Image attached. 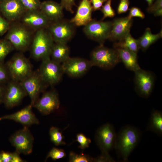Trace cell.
<instances>
[{
	"label": "cell",
	"mask_w": 162,
	"mask_h": 162,
	"mask_svg": "<svg viewBox=\"0 0 162 162\" xmlns=\"http://www.w3.org/2000/svg\"><path fill=\"white\" fill-rule=\"evenodd\" d=\"M141 134L137 128L130 125L122 127L117 134L115 148L118 156L124 162L128 161L130 154L138 144Z\"/></svg>",
	"instance_id": "6da1fadb"
},
{
	"label": "cell",
	"mask_w": 162,
	"mask_h": 162,
	"mask_svg": "<svg viewBox=\"0 0 162 162\" xmlns=\"http://www.w3.org/2000/svg\"><path fill=\"white\" fill-rule=\"evenodd\" d=\"M33 31L19 21L12 22L4 38L10 42L14 49L22 52L30 49Z\"/></svg>",
	"instance_id": "7a4b0ae2"
},
{
	"label": "cell",
	"mask_w": 162,
	"mask_h": 162,
	"mask_svg": "<svg viewBox=\"0 0 162 162\" xmlns=\"http://www.w3.org/2000/svg\"><path fill=\"white\" fill-rule=\"evenodd\" d=\"M52 38L46 29L35 32L30 48L31 56L36 60H42L50 57L54 43Z\"/></svg>",
	"instance_id": "3957f363"
},
{
	"label": "cell",
	"mask_w": 162,
	"mask_h": 162,
	"mask_svg": "<svg viewBox=\"0 0 162 162\" xmlns=\"http://www.w3.org/2000/svg\"><path fill=\"white\" fill-rule=\"evenodd\" d=\"M90 60L93 66L107 70L112 68L121 62L115 49L106 47L103 44H100L93 50Z\"/></svg>",
	"instance_id": "277c9868"
},
{
	"label": "cell",
	"mask_w": 162,
	"mask_h": 162,
	"mask_svg": "<svg viewBox=\"0 0 162 162\" xmlns=\"http://www.w3.org/2000/svg\"><path fill=\"white\" fill-rule=\"evenodd\" d=\"M11 80L20 82L33 71L29 60L22 52L14 54L5 63Z\"/></svg>",
	"instance_id": "5b68a950"
},
{
	"label": "cell",
	"mask_w": 162,
	"mask_h": 162,
	"mask_svg": "<svg viewBox=\"0 0 162 162\" xmlns=\"http://www.w3.org/2000/svg\"><path fill=\"white\" fill-rule=\"evenodd\" d=\"M38 70L43 81L48 86L58 83L64 74L61 64L52 60L50 57L42 60Z\"/></svg>",
	"instance_id": "8992f818"
},
{
	"label": "cell",
	"mask_w": 162,
	"mask_h": 162,
	"mask_svg": "<svg viewBox=\"0 0 162 162\" xmlns=\"http://www.w3.org/2000/svg\"><path fill=\"white\" fill-rule=\"evenodd\" d=\"M31 100L33 107L39 99L40 94L44 92L47 86L41 77L38 70L33 71L23 80L20 82Z\"/></svg>",
	"instance_id": "52a82bcc"
},
{
	"label": "cell",
	"mask_w": 162,
	"mask_h": 162,
	"mask_svg": "<svg viewBox=\"0 0 162 162\" xmlns=\"http://www.w3.org/2000/svg\"><path fill=\"white\" fill-rule=\"evenodd\" d=\"M75 26L70 21L62 19L51 22L46 28L55 43L67 44L73 37Z\"/></svg>",
	"instance_id": "ba28073f"
},
{
	"label": "cell",
	"mask_w": 162,
	"mask_h": 162,
	"mask_svg": "<svg viewBox=\"0 0 162 162\" xmlns=\"http://www.w3.org/2000/svg\"><path fill=\"white\" fill-rule=\"evenodd\" d=\"M112 25V21L104 22L92 20L84 26L83 31L89 38L103 44L109 39Z\"/></svg>",
	"instance_id": "9c48e42d"
},
{
	"label": "cell",
	"mask_w": 162,
	"mask_h": 162,
	"mask_svg": "<svg viewBox=\"0 0 162 162\" xmlns=\"http://www.w3.org/2000/svg\"><path fill=\"white\" fill-rule=\"evenodd\" d=\"M116 136L114 127L110 124L106 123L97 130L95 140L102 154L109 155V152L115 148Z\"/></svg>",
	"instance_id": "30bf717a"
},
{
	"label": "cell",
	"mask_w": 162,
	"mask_h": 162,
	"mask_svg": "<svg viewBox=\"0 0 162 162\" xmlns=\"http://www.w3.org/2000/svg\"><path fill=\"white\" fill-rule=\"evenodd\" d=\"M134 72L136 93L141 97L148 98L152 92L154 85L155 78L154 74L141 68Z\"/></svg>",
	"instance_id": "8fae6325"
},
{
	"label": "cell",
	"mask_w": 162,
	"mask_h": 162,
	"mask_svg": "<svg viewBox=\"0 0 162 162\" xmlns=\"http://www.w3.org/2000/svg\"><path fill=\"white\" fill-rule=\"evenodd\" d=\"M12 145L19 154H27L32 152L34 138L28 127L24 126L13 134L10 139Z\"/></svg>",
	"instance_id": "7c38bea8"
},
{
	"label": "cell",
	"mask_w": 162,
	"mask_h": 162,
	"mask_svg": "<svg viewBox=\"0 0 162 162\" xmlns=\"http://www.w3.org/2000/svg\"><path fill=\"white\" fill-rule=\"evenodd\" d=\"M27 95L20 82L10 80L6 85L3 103L7 108H11L19 104Z\"/></svg>",
	"instance_id": "4fadbf2b"
},
{
	"label": "cell",
	"mask_w": 162,
	"mask_h": 162,
	"mask_svg": "<svg viewBox=\"0 0 162 162\" xmlns=\"http://www.w3.org/2000/svg\"><path fill=\"white\" fill-rule=\"evenodd\" d=\"M61 64L64 74L75 78L83 75L93 66L90 60L78 57H70Z\"/></svg>",
	"instance_id": "5bb4252c"
},
{
	"label": "cell",
	"mask_w": 162,
	"mask_h": 162,
	"mask_svg": "<svg viewBox=\"0 0 162 162\" xmlns=\"http://www.w3.org/2000/svg\"><path fill=\"white\" fill-rule=\"evenodd\" d=\"M19 21L35 32L46 29L51 22L40 10L26 11Z\"/></svg>",
	"instance_id": "9a60e30c"
},
{
	"label": "cell",
	"mask_w": 162,
	"mask_h": 162,
	"mask_svg": "<svg viewBox=\"0 0 162 162\" xmlns=\"http://www.w3.org/2000/svg\"><path fill=\"white\" fill-rule=\"evenodd\" d=\"M60 101L58 93L55 90L44 92L33 106L43 115H48L58 109Z\"/></svg>",
	"instance_id": "2e32d148"
},
{
	"label": "cell",
	"mask_w": 162,
	"mask_h": 162,
	"mask_svg": "<svg viewBox=\"0 0 162 162\" xmlns=\"http://www.w3.org/2000/svg\"><path fill=\"white\" fill-rule=\"evenodd\" d=\"M25 11L19 0H6L0 2V14L11 23L19 21Z\"/></svg>",
	"instance_id": "e0dca14e"
},
{
	"label": "cell",
	"mask_w": 162,
	"mask_h": 162,
	"mask_svg": "<svg viewBox=\"0 0 162 162\" xmlns=\"http://www.w3.org/2000/svg\"><path fill=\"white\" fill-rule=\"evenodd\" d=\"M132 18L128 16L117 18L112 21V25L109 40L120 41L124 38L129 33L132 26Z\"/></svg>",
	"instance_id": "ac0fdd59"
},
{
	"label": "cell",
	"mask_w": 162,
	"mask_h": 162,
	"mask_svg": "<svg viewBox=\"0 0 162 162\" xmlns=\"http://www.w3.org/2000/svg\"><path fill=\"white\" fill-rule=\"evenodd\" d=\"M32 107L30 104L17 112L0 117V120H12L28 127L32 124H38L39 122L32 111Z\"/></svg>",
	"instance_id": "d6986e66"
},
{
	"label": "cell",
	"mask_w": 162,
	"mask_h": 162,
	"mask_svg": "<svg viewBox=\"0 0 162 162\" xmlns=\"http://www.w3.org/2000/svg\"><path fill=\"white\" fill-rule=\"evenodd\" d=\"M93 9L90 0H82L74 16L70 20L75 26H85L92 19Z\"/></svg>",
	"instance_id": "ffe728a7"
},
{
	"label": "cell",
	"mask_w": 162,
	"mask_h": 162,
	"mask_svg": "<svg viewBox=\"0 0 162 162\" xmlns=\"http://www.w3.org/2000/svg\"><path fill=\"white\" fill-rule=\"evenodd\" d=\"M63 9L60 4L49 0L41 2L40 10L52 22L62 19Z\"/></svg>",
	"instance_id": "44dd1931"
},
{
	"label": "cell",
	"mask_w": 162,
	"mask_h": 162,
	"mask_svg": "<svg viewBox=\"0 0 162 162\" xmlns=\"http://www.w3.org/2000/svg\"><path fill=\"white\" fill-rule=\"evenodd\" d=\"M114 48L118 52L121 61L127 69L135 72L141 68L138 62L137 53L124 48Z\"/></svg>",
	"instance_id": "7402d4cb"
},
{
	"label": "cell",
	"mask_w": 162,
	"mask_h": 162,
	"mask_svg": "<svg viewBox=\"0 0 162 162\" xmlns=\"http://www.w3.org/2000/svg\"><path fill=\"white\" fill-rule=\"evenodd\" d=\"M69 49L66 44L54 43L50 53L51 58L62 64L70 57Z\"/></svg>",
	"instance_id": "603a6c76"
},
{
	"label": "cell",
	"mask_w": 162,
	"mask_h": 162,
	"mask_svg": "<svg viewBox=\"0 0 162 162\" xmlns=\"http://www.w3.org/2000/svg\"><path fill=\"white\" fill-rule=\"evenodd\" d=\"M162 31L158 33L153 34L149 28H147L141 37L138 39L140 49L146 51L150 46L162 37Z\"/></svg>",
	"instance_id": "cb8c5ba5"
},
{
	"label": "cell",
	"mask_w": 162,
	"mask_h": 162,
	"mask_svg": "<svg viewBox=\"0 0 162 162\" xmlns=\"http://www.w3.org/2000/svg\"><path fill=\"white\" fill-rule=\"evenodd\" d=\"M147 130L161 136L162 135V113L156 110L152 111L147 125Z\"/></svg>",
	"instance_id": "d4e9b609"
},
{
	"label": "cell",
	"mask_w": 162,
	"mask_h": 162,
	"mask_svg": "<svg viewBox=\"0 0 162 162\" xmlns=\"http://www.w3.org/2000/svg\"><path fill=\"white\" fill-rule=\"evenodd\" d=\"M113 47L125 48L136 53L140 49L138 39L133 38L130 33L122 40L115 43Z\"/></svg>",
	"instance_id": "484cf974"
},
{
	"label": "cell",
	"mask_w": 162,
	"mask_h": 162,
	"mask_svg": "<svg viewBox=\"0 0 162 162\" xmlns=\"http://www.w3.org/2000/svg\"><path fill=\"white\" fill-rule=\"evenodd\" d=\"M14 49L10 42L5 38L0 40V62H4L7 56Z\"/></svg>",
	"instance_id": "4316f807"
},
{
	"label": "cell",
	"mask_w": 162,
	"mask_h": 162,
	"mask_svg": "<svg viewBox=\"0 0 162 162\" xmlns=\"http://www.w3.org/2000/svg\"><path fill=\"white\" fill-rule=\"evenodd\" d=\"M49 134L51 141L56 146L66 144L65 142L63 141L64 136L59 131L58 128L52 127L50 130Z\"/></svg>",
	"instance_id": "83f0119b"
},
{
	"label": "cell",
	"mask_w": 162,
	"mask_h": 162,
	"mask_svg": "<svg viewBox=\"0 0 162 162\" xmlns=\"http://www.w3.org/2000/svg\"><path fill=\"white\" fill-rule=\"evenodd\" d=\"M94 159L83 153L78 154L70 152L69 154V162H90L93 161Z\"/></svg>",
	"instance_id": "f1b7e54d"
},
{
	"label": "cell",
	"mask_w": 162,
	"mask_h": 162,
	"mask_svg": "<svg viewBox=\"0 0 162 162\" xmlns=\"http://www.w3.org/2000/svg\"><path fill=\"white\" fill-rule=\"evenodd\" d=\"M26 11L40 10L41 2L40 0H19Z\"/></svg>",
	"instance_id": "f546056e"
},
{
	"label": "cell",
	"mask_w": 162,
	"mask_h": 162,
	"mask_svg": "<svg viewBox=\"0 0 162 162\" xmlns=\"http://www.w3.org/2000/svg\"><path fill=\"white\" fill-rule=\"evenodd\" d=\"M111 1L112 0H107L101 8V11L103 15L102 20L107 17H113L115 15V11L111 7Z\"/></svg>",
	"instance_id": "4dcf8cb0"
},
{
	"label": "cell",
	"mask_w": 162,
	"mask_h": 162,
	"mask_svg": "<svg viewBox=\"0 0 162 162\" xmlns=\"http://www.w3.org/2000/svg\"><path fill=\"white\" fill-rule=\"evenodd\" d=\"M10 80L5 64L4 62H0V85H6Z\"/></svg>",
	"instance_id": "1f68e13d"
},
{
	"label": "cell",
	"mask_w": 162,
	"mask_h": 162,
	"mask_svg": "<svg viewBox=\"0 0 162 162\" xmlns=\"http://www.w3.org/2000/svg\"><path fill=\"white\" fill-rule=\"evenodd\" d=\"M65 156L66 153L63 150L53 147L48 153L45 161L49 158H51L52 160H56L62 158Z\"/></svg>",
	"instance_id": "d6a6232c"
},
{
	"label": "cell",
	"mask_w": 162,
	"mask_h": 162,
	"mask_svg": "<svg viewBox=\"0 0 162 162\" xmlns=\"http://www.w3.org/2000/svg\"><path fill=\"white\" fill-rule=\"evenodd\" d=\"M76 137V141L78 142L80 144L78 147L83 150L88 148L91 142L90 138L87 137L82 133L77 134Z\"/></svg>",
	"instance_id": "836d02e7"
},
{
	"label": "cell",
	"mask_w": 162,
	"mask_h": 162,
	"mask_svg": "<svg viewBox=\"0 0 162 162\" xmlns=\"http://www.w3.org/2000/svg\"><path fill=\"white\" fill-rule=\"evenodd\" d=\"M10 24L11 22L2 16L0 14V37L8 32Z\"/></svg>",
	"instance_id": "e575fe53"
},
{
	"label": "cell",
	"mask_w": 162,
	"mask_h": 162,
	"mask_svg": "<svg viewBox=\"0 0 162 162\" xmlns=\"http://www.w3.org/2000/svg\"><path fill=\"white\" fill-rule=\"evenodd\" d=\"M129 12L128 17L131 19L134 17H137L143 19L145 17L144 13L139 8L136 7H132L129 9Z\"/></svg>",
	"instance_id": "d590c367"
},
{
	"label": "cell",
	"mask_w": 162,
	"mask_h": 162,
	"mask_svg": "<svg viewBox=\"0 0 162 162\" xmlns=\"http://www.w3.org/2000/svg\"><path fill=\"white\" fill-rule=\"evenodd\" d=\"M129 3V0H120L117 8L118 13L120 14L126 12L128 9Z\"/></svg>",
	"instance_id": "8d00e7d4"
},
{
	"label": "cell",
	"mask_w": 162,
	"mask_h": 162,
	"mask_svg": "<svg viewBox=\"0 0 162 162\" xmlns=\"http://www.w3.org/2000/svg\"><path fill=\"white\" fill-rule=\"evenodd\" d=\"M75 0H61V4L63 8L71 13L74 12L73 7L75 5Z\"/></svg>",
	"instance_id": "74e56055"
},
{
	"label": "cell",
	"mask_w": 162,
	"mask_h": 162,
	"mask_svg": "<svg viewBox=\"0 0 162 162\" xmlns=\"http://www.w3.org/2000/svg\"><path fill=\"white\" fill-rule=\"evenodd\" d=\"M162 8V0H156L155 2L147 9L149 13H153L155 10Z\"/></svg>",
	"instance_id": "f35d334b"
},
{
	"label": "cell",
	"mask_w": 162,
	"mask_h": 162,
	"mask_svg": "<svg viewBox=\"0 0 162 162\" xmlns=\"http://www.w3.org/2000/svg\"><path fill=\"white\" fill-rule=\"evenodd\" d=\"M107 0H90L93 10L96 11L100 9L104 3Z\"/></svg>",
	"instance_id": "ab89813d"
},
{
	"label": "cell",
	"mask_w": 162,
	"mask_h": 162,
	"mask_svg": "<svg viewBox=\"0 0 162 162\" xmlns=\"http://www.w3.org/2000/svg\"><path fill=\"white\" fill-rule=\"evenodd\" d=\"M93 161L95 162H115V161L111 156L101 154L98 158L94 159Z\"/></svg>",
	"instance_id": "60d3db41"
},
{
	"label": "cell",
	"mask_w": 162,
	"mask_h": 162,
	"mask_svg": "<svg viewBox=\"0 0 162 162\" xmlns=\"http://www.w3.org/2000/svg\"><path fill=\"white\" fill-rule=\"evenodd\" d=\"M2 162H11L12 153L2 151L1 153Z\"/></svg>",
	"instance_id": "b9f144b4"
},
{
	"label": "cell",
	"mask_w": 162,
	"mask_h": 162,
	"mask_svg": "<svg viewBox=\"0 0 162 162\" xmlns=\"http://www.w3.org/2000/svg\"><path fill=\"white\" fill-rule=\"evenodd\" d=\"M20 154L16 151L12 153V158L11 162H23L25 161L22 159L20 156Z\"/></svg>",
	"instance_id": "7bdbcfd3"
},
{
	"label": "cell",
	"mask_w": 162,
	"mask_h": 162,
	"mask_svg": "<svg viewBox=\"0 0 162 162\" xmlns=\"http://www.w3.org/2000/svg\"><path fill=\"white\" fill-rule=\"evenodd\" d=\"M6 85H0V104L3 103Z\"/></svg>",
	"instance_id": "ee69618b"
},
{
	"label": "cell",
	"mask_w": 162,
	"mask_h": 162,
	"mask_svg": "<svg viewBox=\"0 0 162 162\" xmlns=\"http://www.w3.org/2000/svg\"><path fill=\"white\" fill-rule=\"evenodd\" d=\"M155 16H160L162 15V8H160L154 11L153 13Z\"/></svg>",
	"instance_id": "f6af8a7d"
},
{
	"label": "cell",
	"mask_w": 162,
	"mask_h": 162,
	"mask_svg": "<svg viewBox=\"0 0 162 162\" xmlns=\"http://www.w3.org/2000/svg\"><path fill=\"white\" fill-rule=\"evenodd\" d=\"M148 3L149 6H150L152 4L154 0H145Z\"/></svg>",
	"instance_id": "bcb514c9"
},
{
	"label": "cell",
	"mask_w": 162,
	"mask_h": 162,
	"mask_svg": "<svg viewBox=\"0 0 162 162\" xmlns=\"http://www.w3.org/2000/svg\"><path fill=\"white\" fill-rule=\"evenodd\" d=\"M2 162V159L1 154L0 153V162Z\"/></svg>",
	"instance_id": "7dc6e473"
},
{
	"label": "cell",
	"mask_w": 162,
	"mask_h": 162,
	"mask_svg": "<svg viewBox=\"0 0 162 162\" xmlns=\"http://www.w3.org/2000/svg\"><path fill=\"white\" fill-rule=\"evenodd\" d=\"M6 0H0V2L2 1H4Z\"/></svg>",
	"instance_id": "c3c4849f"
}]
</instances>
